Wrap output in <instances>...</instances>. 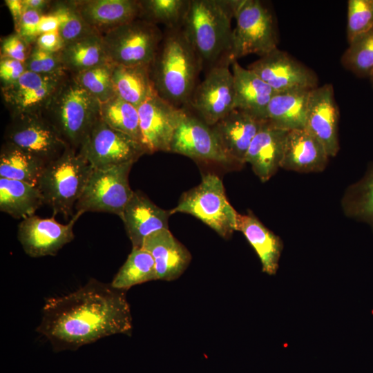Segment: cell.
Segmentation results:
<instances>
[{
	"label": "cell",
	"instance_id": "cell-36",
	"mask_svg": "<svg viewBox=\"0 0 373 373\" xmlns=\"http://www.w3.org/2000/svg\"><path fill=\"white\" fill-rule=\"evenodd\" d=\"M58 21V31L65 45L98 32L83 19L74 1H52L47 12Z\"/></svg>",
	"mask_w": 373,
	"mask_h": 373
},
{
	"label": "cell",
	"instance_id": "cell-45",
	"mask_svg": "<svg viewBox=\"0 0 373 373\" xmlns=\"http://www.w3.org/2000/svg\"><path fill=\"white\" fill-rule=\"evenodd\" d=\"M5 3L12 15L15 31L17 32L24 11L22 0H6Z\"/></svg>",
	"mask_w": 373,
	"mask_h": 373
},
{
	"label": "cell",
	"instance_id": "cell-13",
	"mask_svg": "<svg viewBox=\"0 0 373 373\" xmlns=\"http://www.w3.org/2000/svg\"><path fill=\"white\" fill-rule=\"evenodd\" d=\"M184 107L209 126L234 110V82L229 66L215 67L208 71Z\"/></svg>",
	"mask_w": 373,
	"mask_h": 373
},
{
	"label": "cell",
	"instance_id": "cell-12",
	"mask_svg": "<svg viewBox=\"0 0 373 373\" xmlns=\"http://www.w3.org/2000/svg\"><path fill=\"white\" fill-rule=\"evenodd\" d=\"M175 130L170 152L183 155L196 162L224 166H238L222 151L211 128L198 117L182 107Z\"/></svg>",
	"mask_w": 373,
	"mask_h": 373
},
{
	"label": "cell",
	"instance_id": "cell-29",
	"mask_svg": "<svg viewBox=\"0 0 373 373\" xmlns=\"http://www.w3.org/2000/svg\"><path fill=\"white\" fill-rule=\"evenodd\" d=\"M59 54L64 70L71 75L110 61L99 32L66 44Z\"/></svg>",
	"mask_w": 373,
	"mask_h": 373
},
{
	"label": "cell",
	"instance_id": "cell-31",
	"mask_svg": "<svg viewBox=\"0 0 373 373\" xmlns=\"http://www.w3.org/2000/svg\"><path fill=\"white\" fill-rule=\"evenodd\" d=\"M112 79L115 95L137 108L154 90L150 64L115 65Z\"/></svg>",
	"mask_w": 373,
	"mask_h": 373
},
{
	"label": "cell",
	"instance_id": "cell-35",
	"mask_svg": "<svg viewBox=\"0 0 373 373\" xmlns=\"http://www.w3.org/2000/svg\"><path fill=\"white\" fill-rule=\"evenodd\" d=\"M140 18L165 28H182L190 0H141ZM158 26V25H157Z\"/></svg>",
	"mask_w": 373,
	"mask_h": 373
},
{
	"label": "cell",
	"instance_id": "cell-40",
	"mask_svg": "<svg viewBox=\"0 0 373 373\" xmlns=\"http://www.w3.org/2000/svg\"><path fill=\"white\" fill-rule=\"evenodd\" d=\"M28 71L40 75L67 73L62 66L59 52H51L40 48L35 43L24 63Z\"/></svg>",
	"mask_w": 373,
	"mask_h": 373
},
{
	"label": "cell",
	"instance_id": "cell-27",
	"mask_svg": "<svg viewBox=\"0 0 373 373\" xmlns=\"http://www.w3.org/2000/svg\"><path fill=\"white\" fill-rule=\"evenodd\" d=\"M310 90L295 89L276 93L267 107V121L287 131L305 128Z\"/></svg>",
	"mask_w": 373,
	"mask_h": 373
},
{
	"label": "cell",
	"instance_id": "cell-42",
	"mask_svg": "<svg viewBox=\"0 0 373 373\" xmlns=\"http://www.w3.org/2000/svg\"><path fill=\"white\" fill-rule=\"evenodd\" d=\"M43 14L30 8H24L17 33L28 43H35L38 35V26Z\"/></svg>",
	"mask_w": 373,
	"mask_h": 373
},
{
	"label": "cell",
	"instance_id": "cell-30",
	"mask_svg": "<svg viewBox=\"0 0 373 373\" xmlns=\"http://www.w3.org/2000/svg\"><path fill=\"white\" fill-rule=\"evenodd\" d=\"M47 164L21 148L4 142L0 151V178L19 180L34 186Z\"/></svg>",
	"mask_w": 373,
	"mask_h": 373
},
{
	"label": "cell",
	"instance_id": "cell-19",
	"mask_svg": "<svg viewBox=\"0 0 373 373\" xmlns=\"http://www.w3.org/2000/svg\"><path fill=\"white\" fill-rule=\"evenodd\" d=\"M265 121L234 109L211 128L225 155L240 167L245 164L249 146Z\"/></svg>",
	"mask_w": 373,
	"mask_h": 373
},
{
	"label": "cell",
	"instance_id": "cell-16",
	"mask_svg": "<svg viewBox=\"0 0 373 373\" xmlns=\"http://www.w3.org/2000/svg\"><path fill=\"white\" fill-rule=\"evenodd\" d=\"M276 92L312 90L318 86L316 74L278 48L260 57L248 68Z\"/></svg>",
	"mask_w": 373,
	"mask_h": 373
},
{
	"label": "cell",
	"instance_id": "cell-7",
	"mask_svg": "<svg viewBox=\"0 0 373 373\" xmlns=\"http://www.w3.org/2000/svg\"><path fill=\"white\" fill-rule=\"evenodd\" d=\"M233 62L251 54L262 57L278 48L274 15L262 1L233 0Z\"/></svg>",
	"mask_w": 373,
	"mask_h": 373
},
{
	"label": "cell",
	"instance_id": "cell-11",
	"mask_svg": "<svg viewBox=\"0 0 373 373\" xmlns=\"http://www.w3.org/2000/svg\"><path fill=\"white\" fill-rule=\"evenodd\" d=\"M4 140L37 157L47 164L69 148L43 114L12 117L5 130Z\"/></svg>",
	"mask_w": 373,
	"mask_h": 373
},
{
	"label": "cell",
	"instance_id": "cell-33",
	"mask_svg": "<svg viewBox=\"0 0 373 373\" xmlns=\"http://www.w3.org/2000/svg\"><path fill=\"white\" fill-rule=\"evenodd\" d=\"M99 114L100 119L110 127L143 144L136 106L115 95L100 104Z\"/></svg>",
	"mask_w": 373,
	"mask_h": 373
},
{
	"label": "cell",
	"instance_id": "cell-9",
	"mask_svg": "<svg viewBox=\"0 0 373 373\" xmlns=\"http://www.w3.org/2000/svg\"><path fill=\"white\" fill-rule=\"evenodd\" d=\"M134 162L93 169L75 205L76 211L106 212L121 217L133 191L128 175Z\"/></svg>",
	"mask_w": 373,
	"mask_h": 373
},
{
	"label": "cell",
	"instance_id": "cell-48",
	"mask_svg": "<svg viewBox=\"0 0 373 373\" xmlns=\"http://www.w3.org/2000/svg\"><path fill=\"white\" fill-rule=\"evenodd\" d=\"M370 82L372 83V85L373 86V73H372L371 76L370 77Z\"/></svg>",
	"mask_w": 373,
	"mask_h": 373
},
{
	"label": "cell",
	"instance_id": "cell-37",
	"mask_svg": "<svg viewBox=\"0 0 373 373\" xmlns=\"http://www.w3.org/2000/svg\"><path fill=\"white\" fill-rule=\"evenodd\" d=\"M342 65L361 77L373 73V28L349 44L341 57Z\"/></svg>",
	"mask_w": 373,
	"mask_h": 373
},
{
	"label": "cell",
	"instance_id": "cell-17",
	"mask_svg": "<svg viewBox=\"0 0 373 373\" xmlns=\"http://www.w3.org/2000/svg\"><path fill=\"white\" fill-rule=\"evenodd\" d=\"M137 108L142 144L148 153L170 152L182 108L164 100L155 90Z\"/></svg>",
	"mask_w": 373,
	"mask_h": 373
},
{
	"label": "cell",
	"instance_id": "cell-34",
	"mask_svg": "<svg viewBox=\"0 0 373 373\" xmlns=\"http://www.w3.org/2000/svg\"><path fill=\"white\" fill-rule=\"evenodd\" d=\"M343 207L347 216L367 224L373 230V166L348 189Z\"/></svg>",
	"mask_w": 373,
	"mask_h": 373
},
{
	"label": "cell",
	"instance_id": "cell-5",
	"mask_svg": "<svg viewBox=\"0 0 373 373\" xmlns=\"http://www.w3.org/2000/svg\"><path fill=\"white\" fill-rule=\"evenodd\" d=\"M93 169L78 151L68 148L45 167L37 184L52 216L73 217Z\"/></svg>",
	"mask_w": 373,
	"mask_h": 373
},
{
	"label": "cell",
	"instance_id": "cell-28",
	"mask_svg": "<svg viewBox=\"0 0 373 373\" xmlns=\"http://www.w3.org/2000/svg\"><path fill=\"white\" fill-rule=\"evenodd\" d=\"M44 204L37 186L19 180L0 178V210L16 219L35 215Z\"/></svg>",
	"mask_w": 373,
	"mask_h": 373
},
{
	"label": "cell",
	"instance_id": "cell-24",
	"mask_svg": "<svg viewBox=\"0 0 373 373\" xmlns=\"http://www.w3.org/2000/svg\"><path fill=\"white\" fill-rule=\"evenodd\" d=\"M322 144L305 128L287 132L281 167L301 173L323 171L328 162Z\"/></svg>",
	"mask_w": 373,
	"mask_h": 373
},
{
	"label": "cell",
	"instance_id": "cell-14",
	"mask_svg": "<svg viewBox=\"0 0 373 373\" xmlns=\"http://www.w3.org/2000/svg\"><path fill=\"white\" fill-rule=\"evenodd\" d=\"M68 74L40 75L26 70L16 82L1 86L10 117L43 114Z\"/></svg>",
	"mask_w": 373,
	"mask_h": 373
},
{
	"label": "cell",
	"instance_id": "cell-44",
	"mask_svg": "<svg viewBox=\"0 0 373 373\" xmlns=\"http://www.w3.org/2000/svg\"><path fill=\"white\" fill-rule=\"evenodd\" d=\"M35 43L40 48L51 52H59L65 46L58 30L41 34Z\"/></svg>",
	"mask_w": 373,
	"mask_h": 373
},
{
	"label": "cell",
	"instance_id": "cell-25",
	"mask_svg": "<svg viewBox=\"0 0 373 373\" xmlns=\"http://www.w3.org/2000/svg\"><path fill=\"white\" fill-rule=\"evenodd\" d=\"M235 89V109L267 120L269 103L276 92L254 72L241 66L237 61L231 64Z\"/></svg>",
	"mask_w": 373,
	"mask_h": 373
},
{
	"label": "cell",
	"instance_id": "cell-39",
	"mask_svg": "<svg viewBox=\"0 0 373 373\" xmlns=\"http://www.w3.org/2000/svg\"><path fill=\"white\" fill-rule=\"evenodd\" d=\"M373 28V0H349L347 39L348 44Z\"/></svg>",
	"mask_w": 373,
	"mask_h": 373
},
{
	"label": "cell",
	"instance_id": "cell-41",
	"mask_svg": "<svg viewBox=\"0 0 373 373\" xmlns=\"http://www.w3.org/2000/svg\"><path fill=\"white\" fill-rule=\"evenodd\" d=\"M31 47V44L15 32L1 38V57L15 59L25 63Z\"/></svg>",
	"mask_w": 373,
	"mask_h": 373
},
{
	"label": "cell",
	"instance_id": "cell-1",
	"mask_svg": "<svg viewBox=\"0 0 373 373\" xmlns=\"http://www.w3.org/2000/svg\"><path fill=\"white\" fill-rule=\"evenodd\" d=\"M126 291L90 278L75 291L46 299L36 330L56 352L76 350L112 335L131 336L132 316Z\"/></svg>",
	"mask_w": 373,
	"mask_h": 373
},
{
	"label": "cell",
	"instance_id": "cell-10",
	"mask_svg": "<svg viewBox=\"0 0 373 373\" xmlns=\"http://www.w3.org/2000/svg\"><path fill=\"white\" fill-rule=\"evenodd\" d=\"M93 169H104L128 162H135L149 153L143 144L116 131L100 118L78 151Z\"/></svg>",
	"mask_w": 373,
	"mask_h": 373
},
{
	"label": "cell",
	"instance_id": "cell-8",
	"mask_svg": "<svg viewBox=\"0 0 373 373\" xmlns=\"http://www.w3.org/2000/svg\"><path fill=\"white\" fill-rule=\"evenodd\" d=\"M163 37L157 25L137 19L102 35L108 60L115 65H149Z\"/></svg>",
	"mask_w": 373,
	"mask_h": 373
},
{
	"label": "cell",
	"instance_id": "cell-4",
	"mask_svg": "<svg viewBox=\"0 0 373 373\" xmlns=\"http://www.w3.org/2000/svg\"><path fill=\"white\" fill-rule=\"evenodd\" d=\"M100 103L68 74L43 115L77 151L100 118Z\"/></svg>",
	"mask_w": 373,
	"mask_h": 373
},
{
	"label": "cell",
	"instance_id": "cell-3",
	"mask_svg": "<svg viewBox=\"0 0 373 373\" xmlns=\"http://www.w3.org/2000/svg\"><path fill=\"white\" fill-rule=\"evenodd\" d=\"M233 0H190L182 30L205 74L231 59Z\"/></svg>",
	"mask_w": 373,
	"mask_h": 373
},
{
	"label": "cell",
	"instance_id": "cell-46",
	"mask_svg": "<svg viewBox=\"0 0 373 373\" xmlns=\"http://www.w3.org/2000/svg\"><path fill=\"white\" fill-rule=\"evenodd\" d=\"M57 30L58 21L57 18L50 14L43 15L38 26V35Z\"/></svg>",
	"mask_w": 373,
	"mask_h": 373
},
{
	"label": "cell",
	"instance_id": "cell-47",
	"mask_svg": "<svg viewBox=\"0 0 373 373\" xmlns=\"http://www.w3.org/2000/svg\"><path fill=\"white\" fill-rule=\"evenodd\" d=\"M22 2L24 8L32 9L45 15L48 12L52 1L47 0H22Z\"/></svg>",
	"mask_w": 373,
	"mask_h": 373
},
{
	"label": "cell",
	"instance_id": "cell-22",
	"mask_svg": "<svg viewBox=\"0 0 373 373\" xmlns=\"http://www.w3.org/2000/svg\"><path fill=\"white\" fill-rule=\"evenodd\" d=\"M152 256L157 280L173 281L185 271L191 261L189 251L179 242L169 229L149 236L142 247Z\"/></svg>",
	"mask_w": 373,
	"mask_h": 373
},
{
	"label": "cell",
	"instance_id": "cell-38",
	"mask_svg": "<svg viewBox=\"0 0 373 373\" xmlns=\"http://www.w3.org/2000/svg\"><path fill=\"white\" fill-rule=\"evenodd\" d=\"M114 66L107 61L72 76L101 104L115 95L112 79Z\"/></svg>",
	"mask_w": 373,
	"mask_h": 373
},
{
	"label": "cell",
	"instance_id": "cell-2",
	"mask_svg": "<svg viewBox=\"0 0 373 373\" xmlns=\"http://www.w3.org/2000/svg\"><path fill=\"white\" fill-rule=\"evenodd\" d=\"M201 71V62L182 28H165L150 64L155 93L173 106L182 108L198 84Z\"/></svg>",
	"mask_w": 373,
	"mask_h": 373
},
{
	"label": "cell",
	"instance_id": "cell-18",
	"mask_svg": "<svg viewBox=\"0 0 373 373\" xmlns=\"http://www.w3.org/2000/svg\"><path fill=\"white\" fill-rule=\"evenodd\" d=\"M338 116L332 84L310 90L305 128L322 144L329 157H334L339 149Z\"/></svg>",
	"mask_w": 373,
	"mask_h": 373
},
{
	"label": "cell",
	"instance_id": "cell-23",
	"mask_svg": "<svg viewBox=\"0 0 373 373\" xmlns=\"http://www.w3.org/2000/svg\"><path fill=\"white\" fill-rule=\"evenodd\" d=\"M85 21L102 35L118 26L140 18L137 0L74 1Z\"/></svg>",
	"mask_w": 373,
	"mask_h": 373
},
{
	"label": "cell",
	"instance_id": "cell-6",
	"mask_svg": "<svg viewBox=\"0 0 373 373\" xmlns=\"http://www.w3.org/2000/svg\"><path fill=\"white\" fill-rule=\"evenodd\" d=\"M170 213L192 215L223 238L237 231L238 213L228 201L221 179L213 173L204 175L198 186L184 192Z\"/></svg>",
	"mask_w": 373,
	"mask_h": 373
},
{
	"label": "cell",
	"instance_id": "cell-32",
	"mask_svg": "<svg viewBox=\"0 0 373 373\" xmlns=\"http://www.w3.org/2000/svg\"><path fill=\"white\" fill-rule=\"evenodd\" d=\"M156 280L157 277L152 256L142 247H132L111 285L117 289L127 291L135 285Z\"/></svg>",
	"mask_w": 373,
	"mask_h": 373
},
{
	"label": "cell",
	"instance_id": "cell-43",
	"mask_svg": "<svg viewBox=\"0 0 373 373\" xmlns=\"http://www.w3.org/2000/svg\"><path fill=\"white\" fill-rule=\"evenodd\" d=\"M24 63L9 57L0 58V79L1 86L16 82L26 72Z\"/></svg>",
	"mask_w": 373,
	"mask_h": 373
},
{
	"label": "cell",
	"instance_id": "cell-15",
	"mask_svg": "<svg viewBox=\"0 0 373 373\" xmlns=\"http://www.w3.org/2000/svg\"><path fill=\"white\" fill-rule=\"evenodd\" d=\"M83 213L76 211L66 224L57 222L54 216L43 218L35 214L22 220L17 238L24 252L31 258L56 255L74 239L73 227Z\"/></svg>",
	"mask_w": 373,
	"mask_h": 373
},
{
	"label": "cell",
	"instance_id": "cell-21",
	"mask_svg": "<svg viewBox=\"0 0 373 373\" xmlns=\"http://www.w3.org/2000/svg\"><path fill=\"white\" fill-rule=\"evenodd\" d=\"M287 132L265 121L249 146L245 163L263 182L281 167Z\"/></svg>",
	"mask_w": 373,
	"mask_h": 373
},
{
	"label": "cell",
	"instance_id": "cell-26",
	"mask_svg": "<svg viewBox=\"0 0 373 373\" xmlns=\"http://www.w3.org/2000/svg\"><path fill=\"white\" fill-rule=\"evenodd\" d=\"M237 231H241L257 254L262 271L276 274L283 243L280 238L268 229L253 213H238Z\"/></svg>",
	"mask_w": 373,
	"mask_h": 373
},
{
	"label": "cell",
	"instance_id": "cell-20",
	"mask_svg": "<svg viewBox=\"0 0 373 373\" xmlns=\"http://www.w3.org/2000/svg\"><path fill=\"white\" fill-rule=\"evenodd\" d=\"M170 211L155 204L140 191H134L120 218L133 248H141L151 234L169 229Z\"/></svg>",
	"mask_w": 373,
	"mask_h": 373
}]
</instances>
